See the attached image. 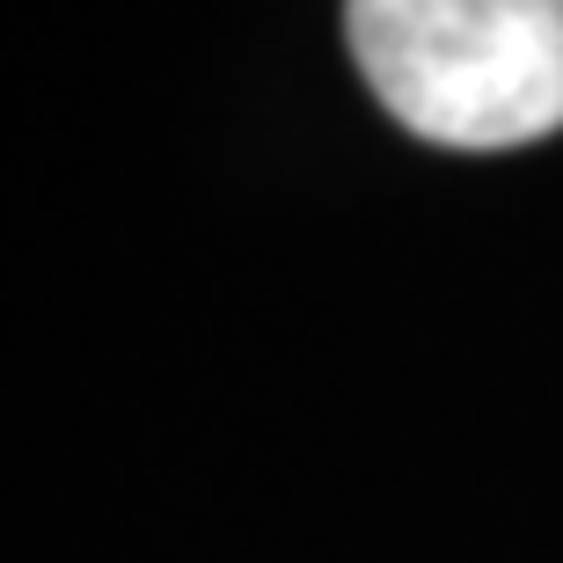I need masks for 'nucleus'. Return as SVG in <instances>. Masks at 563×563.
<instances>
[{"mask_svg": "<svg viewBox=\"0 0 563 563\" xmlns=\"http://www.w3.org/2000/svg\"><path fill=\"white\" fill-rule=\"evenodd\" d=\"M344 37L380 110L432 146L563 132V0H344Z\"/></svg>", "mask_w": 563, "mask_h": 563, "instance_id": "1", "label": "nucleus"}]
</instances>
